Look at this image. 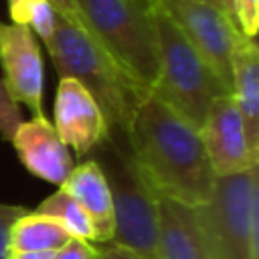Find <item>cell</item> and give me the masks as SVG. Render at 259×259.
Instances as JSON below:
<instances>
[{"mask_svg": "<svg viewBox=\"0 0 259 259\" xmlns=\"http://www.w3.org/2000/svg\"><path fill=\"white\" fill-rule=\"evenodd\" d=\"M121 134L136 166L158 196L192 208L208 200L217 176L200 134L156 93L144 95Z\"/></svg>", "mask_w": 259, "mask_h": 259, "instance_id": "obj_1", "label": "cell"}, {"mask_svg": "<svg viewBox=\"0 0 259 259\" xmlns=\"http://www.w3.org/2000/svg\"><path fill=\"white\" fill-rule=\"evenodd\" d=\"M47 49L59 79L71 77L81 83L105 115L109 132H123L148 89L138 85L81 24L59 12Z\"/></svg>", "mask_w": 259, "mask_h": 259, "instance_id": "obj_2", "label": "cell"}, {"mask_svg": "<svg viewBox=\"0 0 259 259\" xmlns=\"http://www.w3.org/2000/svg\"><path fill=\"white\" fill-rule=\"evenodd\" d=\"M79 24L144 89L158 79L154 0H73Z\"/></svg>", "mask_w": 259, "mask_h": 259, "instance_id": "obj_3", "label": "cell"}, {"mask_svg": "<svg viewBox=\"0 0 259 259\" xmlns=\"http://www.w3.org/2000/svg\"><path fill=\"white\" fill-rule=\"evenodd\" d=\"M109 186L113 206V239L142 259H160L158 253V194L136 166L123 134L111 132L109 140L91 156Z\"/></svg>", "mask_w": 259, "mask_h": 259, "instance_id": "obj_4", "label": "cell"}, {"mask_svg": "<svg viewBox=\"0 0 259 259\" xmlns=\"http://www.w3.org/2000/svg\"><path fill=\"white\" fill-rule=\"evenodd\" d=\"M154 26L158 40V79L152 93L198 130L212 103L221 95H227L229 89L156 2Z\"/></svg>", "mask_w": 259, "mask_h": 259, "instance_id": "obj_5", "label": "cell"}, {"mask_svg": "<svg viewBox=\"0 0 259 259\" xmlns=\"http://www.w3.org/2000/svg\"><path fill=\"white\" fill-rule=\"evenodd\" d=\"M206 259H259V172L214 180L206 202L194 208Z\"/></svg>", "mask_w": 259, "mask_h": 259, "instance_id": "obj_6", "label": "cell"}, {"mask_svg": "<svg viewBox=\"0 0 259 259\" xmlns=\"http://www.w3.org/2000/svg\"><path fill=\"white\" fill-rule=\"evenodd\" d=\"M186 40L217 73L231 93V59L241 34L235 20L219 6L198 0H154Z\"/></svg>", "mask_w": 259, "mask_h": 259, "instance_id": "obj_7", "label": "cell"}, {"mask_svg": "<svg viewBox=\"0 0 259 259\" xmlns=\"http://www.w3.org/2000/svg\"><path fill=\"white\" fill-rule=\"evenodd\" d=\"M198 134L217 178L243 174L259 166V150L249 142L243 117L231 93L221 95L212 103Z\"/></svg>", "mask_w": 259, "mask_h": 259, "instance_id": "obj_8", "label": "cell"}, {"mask_svg": "<svg viewBox=\"0 0 259 259\" xmlns=\"http://www.w3.org/2000/svg\"><path fill=\"white\" fill-rule=\"evenodd\" d=\"M0 67L10 97L26 105L34 115H45V65L38 38L28 26L0 20Z\"/></svg>", "mask_w": 259, "mask_h": 259, "instance_id": "obj_9", "label": "cell"}, {"mask_svg": "<svg viewBox=\"0 0 259 259\" xmlns=\"http://www.w3.org/2000/svg\"><path fill=\"white\" fill-rule=\"evenodd\" d=\"M53 117L59 138L65 146L73 148L79 158L91 156L111 136L109 123L95 99L71 77L59 79Z\"/></svg>", "mask_w": 259, "mask_h": 259, "instance_id": "obj_10", "label": "cell"}, {"mask_svg": "<svg viewBox=\"0 0 259 259\" xmlns=\"http://www.w3.org/2000/svg\"><path fill=\"white\" fill-rule=\"evenodd\" d=\"M10 142L22 166L45 182L61 186L75 166L69 146L63 144L45 115H32V119L22 121Z\"/></svg>", "mask_w": 259, "mask_h": 259, "instance_id": "obj_11", "label": "cell"}, {"mask_svg": "<svg viewBox=\"0 0 259 259\" xmlns=\"http://www.w3.org/2000/svg\"><path fill=\"white\" fill-rule=\"evenodd\" d=\"M69 196H73L81 208L89 214L93 225V245L111 243L113 239V206L109 186L99 164L93 158H85L81 164H75L67 180L59 186Z\"/></svg>", "mask_w": 259, "mask_h": 259, "instance_id": "obj_12", "label": "cell"}, {"mask_svg": "<svg viewBox=\"0 0 259 259\" xmlns=\"http://www.w3.org/2000/svg\"><path fill=\"white\" fill-rule=\"evenodd\" d=\"M231 97L243 117L249 142L259 150V49L257 40L239 34L231 59Z\"/></svg>", "mask_w": 259, "mask_h": 259, "instance_id": "obj_13", "label": "cell"}, {"mask_svg": "<svg viewBox=\"0 0 259 259\" xmlns=\"http://www.w3.org/2000/svg\"><path fill=\"white\" fill-rule=\"evenodd\" d=\"M158 253L160 259H206L192 206L158 196Z\"/></svg>", "mask_w": 259, "mask_h": 259, "instance_id": "obj_14", "label": "cell"}, {"mask_svg": "<svg viewBox=\"0 0 259 259\" xmlns=\"http://www.w3.org/2000/svg\"><path fill=\"white\" fill-rule=\"evenodd\" d=\"M69 239L71 235L59 221L26 208L8 231V251H57Z\"/></svg>", "mask_w": 259, "mask_h": 259, "instance_id": "obj_15", "label": "cell"}, {"mask_svg": "<svg viewBox=\"0 0 259 259\" xmlns=\"http://www.w3.org/2000/svg\"><path fill=\"white\" fill-rule=\"evenodd\" d=\"M36 210L42 212V214L53 217L55 221H59L71 237L93 243L95 233H93V225H91L89 214H87V212L81 208V204H79L73 196H69L65 190L59 188L55 194L47 196V198L38 204Z\"/></svg>", "mask_w": 259, "mask_h": 259, "instance_id": "obj_16", "label": "cell"}, {"mask_svg": "<svg viewBox=\"0 0 259 259\" xmlns=\"http://www.w3.org/2000/svg\"><path fill=\"white\" fill-rule=\"evenodd\" d=\"M12 22L28 26L45 45L51 40L57 24V10L49 0H6Z\"/></svg>", "mask_w": 259, "mask_h": 259, "instance_id": "obj_17", "label": "cell"}, {"mask_svg": "<svg viewBox=\"0 0 259 259\" xmlns=\"http://www.w3.org/2000/svg\"><path fill=\"white\" fill-rule=\"evenodd\" d=\"M22 113H20V107L18 103L10 97L2 77H0V138L10 142L16 127L22 123Z\"/></svg>", "mask_w": 259, "mask_h": 259, "instance_id": "obj_18", "label": "cell"}, {"mask_svg": "<svg viewBox=\"0 0 259 259\" xmlns=\"http://www.w3.org/2000/svg\"><path fill=\"white\" fill-rule=\"evenodd\" d=\"M233 18L241 34L255 38L259 30V0H233Z\"/></svg>", "mask_w": 259, "mask_h": 259, "instance_id": "obj_19", "label": "cell"}, {"mask_svg": "<svg viewBox=\"0 0 259 259\" xmlns=\"http://www.w3.org/2000/svg\"><path fill=\"white\" fill-rule=\"evenodd\" d=\"M26 208L20 204L0 202V259H8V231L16 217H20Z\"/></svg>", "mask_w": 259, "mask_h": 259, "instance_id": "obj_20", "label": "cell"}, {"mask_svg": "<svg viewBox=\"0 0 259 259\" xmlns=\"http://www.w3.org/2000/svg\"><path fill=\"white\" fill-rule=\"evenodd\" d=\"M93 253H95L93 243L71 237L61 249L55 251L53 259H93Z\"/></svg>", "mask_w": 259, "mask_h": 259, "instance_id": "obj_21", "label": "cell"}, {"mask_svg": "<svg viewBox=\"0 0 259 259\" xmlns=\"http://www.w3.org/2000/svg\"><path fill=\"white\" fill-rule=\"evenodd\" d=\"M93 259H142V257L136 255L134 251L121 247V245H115V243H101V245H95Z\"/></svg>", "mask_w": 259, "mask_h": 259, "instance_id": "obj_22", "label": "cell"}, {"mask_svg": "<svg viewBox=\"0 0 259 259\" xmlns=\"http://www.w3.org/2000/svg\"><path fill=\"white\" fill-rule=\"evenodd\" d=\"M49 2L55 6V10L61 16H65V18H69V20H73V22L79 24V16H77V10H75L73 0H49Z\"/></svg>", "mask_w": 259, "mask_h": 259, "instance_id": "obj_23", "label": "cell"}, {"mask_svg": "<svg viewBox=\"0 0 259 259\" xmlns=\"http://www.w3.org/2000/svg\"><path fill=\"white\" fill-rule=\"evenodd\" d=\"M55 251H8V259H53Z\"/></svg>", "mask_w": 259, "mask_h": 259, "instance_id": "obj_24", "label": "cell"}, {"mask_svg": "<svg viewBox=\"0 0 259 259\" xmlns=\"http://www.w3.org/2000/svg\"><path fill=\"white\" fill-rule=\"evenodd\" d=\"M221 2H223V8H225V12H227V14L233 18V0H221ZM233 20H235V18H233Z\"/></svg>", "mask_w": 259, "mask_h": 259, "instance_id": "obj_25", "label": "cell"}, {"mask_svg": "<svg viewBox=\"0 0 259 259\" xmlns=\"http://www.w3.org/2000/svg\"><path fill=\"white\" fill-rule=\"evenodd\" d=\"M198 2H206V4H212V6L223 8V2H221V0H198ZM223 10H225V8H223Z\"/></svg>", "mask_w": 259, "mask_h": 259, "instance_id": "obj_26", "label": "cell"}]
</instances>
